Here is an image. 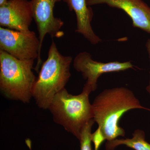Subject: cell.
<instances>
[{"label": "cell", "mask_w": 150, "mask_h": 150, "mask_svg": "<svg viewBox=\"0 0 150 150\" xmlns=\"http://www.w3.org/2000/svg\"><path fill=\"white\" fill-rule=\"evenodd\" d=\"M94 122L93 119L90 120L82 129L80 138L79 140L80 143V150H92L91 136L92 128Z\"/></svg>", "instance_id": "7c38bea8"}, {"label": "cell", "mask_w": 150, "mask_h": 150, "mask_svg": "<svg viewBox=\"0 0 150 150\" xmlns=\"http://www.w3.org/2000/svg\"><path fill=\"white\" fill-rule=\"evenodd\" d=\"M67 4L69 9L74 11L77 21L76 32L83 35L93 45H96L102 41L94 32L91 22L93 12L91 7L88 5L86 0H62Z\"/></svg>", "instance_id": "30bf717a"}, {"label": "cell", "mask_w": 150, "mask_h": 150, "mask_svg": "<svg viewBox=\"0 0 150 150\" xmlns=\"http://www.w3.org/2000/svg\"><path fill=\"white\" fill-rule=\"evenodd\" d=\"M91 142L93 143L94 144V150H99L101 145L106 140L101 129L99 127H98L96 131L93 133H91Z\"/></svg>", "instance_id": "4fadbf2b"}, {"label": "cell", "mask_w": 150, "mask_h": 150, "mask_svg": "<svg viewBox=\"0 0 150 150\" xmlns=\"http://www.w3.org/2000/svg\"><path fill=\"white\" fill-rule=\"evenodd\" d=\"M8 0H0V7L5 5L8 2Z\"/></svg>", "instance_id": "9a60e30c"}, {"label": "cell", "mask_w": 150, "mask_h": 150, "mask_svg": "<svg viewBox=\"0 0 150 150\" xmlns=\"http://www.w3.org/2000/svg\"><path fill=\"white\" fill-rule=\"evenodd\" d=\"M73 65L75 69L81 73L83 77L86 81L83 90L89 94L96 90L98 79L103 74L123 71L134 67L131 62H97L93 60L91 54L86 51L80 52L76 56Z\"/></svg>", "instance_id": "8992f818"}, {"label": "cell", "mask_w": 150, "mask_h": 150, "mask_svg": "<svg viewBox=\"0 0 150 150\" xmlns=\"http://www.w3.org/2000/svg\"><path fill=\"white\" fill-rule=\"evenodd\" d=\"M33 19L30 1L8 0L5 5L0 7L1 27L28 31Z\"/></svg>", "instance_id": "ba28073f"}, {"label": "cell", "mask_w": 150, "mask_h": 150, "mask_svg": "<svg viewBox=\"0 0 150 150\" xmlns=\"http://www.w3.org/2000/svg\"><path fill=\"white\" fill-rule=\"evenodd\" d=\"M91 6L106 4L122 10L132 21L133 27L150 34V7L143 0H86Z\"/></svg>", "instance_id": "9c48e42d"}, {"label": "cell", "mask_w": 150, "mask_h": 150, "mask_svg": "<svg viewBox=\"0 0 150 150\" xmlns=\"http://www.w3.org/2000/svg\"><path fill=\"white\" fill-rule=\"evenodd\" d=\"M92 105L94 120L107 141L125 137L126 132L119 123L125 112L134 109L150 111L141 105L132 91L124 87L105 89L96 97Z\"/></svg>", "instance_id": "6da1fadb"}, {"label": "cell", "mask_w": 150, "mask_h": 150, "mask_svg": "<svg viewBox=\"0 0 150 150\" xmlns=\"http://www.w3.org/2000/svg\"><path fill=\"white\" fill-rule=\"evenodd\" d=\"M34 62L20 60L0 50V89L5 96L29 103L36 79L32 71Z\"/></svg>", "instance_id": "3957f363"}, {"label": "cell", "mask_w": 150, "mask_h": 150, "mask_svg": "<svg viewBox=\"0 0 150 150\" xmlns=\"http://www.w3.org/2000/svg\"><path fill=\"white\" fill-rule=\"evenodd\" d=\"M146 47L147 51L148 54H149V58L150 59V39H148L146 43ZM146 90L148 93L150 95V79L149 81V84L146 88Z\"/></svg>", "instance_id": "5bb4252c"}, {"label": "cell", "mask_w": 150, "mask_h": 150, "mask_svg": "<svg viewBox=\"0 0 150 150\" xmlns=\"http://www.w3.org/2000/svg\"><path fill=\"white\" fill-rule=\"evenodd\" d=\"M87 92L73 95L63 89L54 96L48 109L54 121L80 139L81 131L86 123L93 119L92 105Z\"/></svg>", "instance_id": "277c9868"}, {"label": "cell", "mask_w": 150, "mask_h": 150, "mask_svg": "<svg viewBox=\"0 0 150 150\" xmlns=\"http://www.w3.org/2000/svg\"><path fill=\"white\" fill-rule=\"evenodd\" d=\"M40 41L34 31H20L0 27V50L20 60L37 59L36 70L42 63Z\"/></svg>", "instance_id": "5b68a950"}, {"label": "cell", "mask_w": 150, "mask_h": 150, "mask_svg": "<svg viewBox=\"0 0 150 150\" xmlns=\"http://www.w3.org/2000/svg\"><path fill=\"white\" fill-rule=\"evenodd\" d=\"M130 139H115L107 141L105 143L106 150H114L117 146L124 145L134 150H150V144L145 139V134L143 130L137 129Z\"/></svg>", "instance_id": "8fae6325"}, {"label": "cell", "mask_w": 150, "mask_h": 150, "mask_svg": "<svg viewBox=\"0 0 150 150\" xmlns=\"http://www.w3.org/2000/svg\"><path fill=\"white\" fill-rule=\"evenodd\" d=\"M73 59L60 53L54 40L48 58L41 66L32 90V97L38 106L48 109L54 96L65 88L71 77L70 68Z\"/></svg>", "instance_id": "7a4b0ae2"}, {"label": "cell", "mask_w": 150, "mask_h": 150, "mask_svg": "<svg viewBox=\"0 0 150 150\" xmlns=\"http://www.w3.org/2000/svg\"><path fill=\"white\" fill-rule=\"evenodd\" d=\"M62 0H31L33 19L37 25L41 51L44 38L48 34L52 38L62 37L64 33L61 30L64 22L55 17L54 9L55 4Z\"/></svg>", "instance_id": "52a82bcc"}]
</instances>
